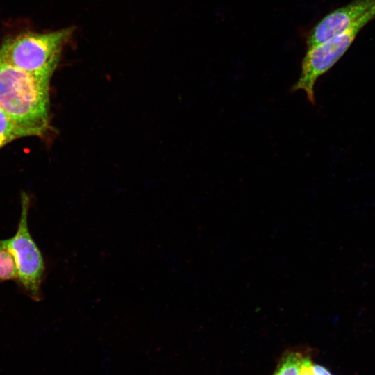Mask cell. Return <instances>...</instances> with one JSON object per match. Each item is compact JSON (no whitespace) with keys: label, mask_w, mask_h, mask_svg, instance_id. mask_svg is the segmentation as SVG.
Masks as SVG:
<instances>
[{"label":"cell","mask_w":375,"mask_h":375,"mask_svg":"<svg viewBox=\"0 0 375 375\" xmlns=\"http://www.w3.org/2000/svg\"><path fill=\"white\" fill-rule=\"evenodd\" d=\"M301 353L292 351L283 357L274 375H299L304 360Z\"/></svg>","instance_id":"7"},{"label":"cell","mask_w":375,"mask_h":375,"mask_svg":"<svg viewBox=\"0 0 375 375\" xmlns=\"http://www.w3.org/2000/svg\"><path fill=\"white\" fill-rule=\"evenodd\" d=\"M30 198L21 194V213L15 234L0 244L12 256L16 270L17 282L33 301L42 299L41 285L46 266L42 252L31 236L28 224Z\"/></svg>","instance_id":"3"},{"label":"cell","mask_w":375,"mask_h":375,"mask_svg":"<svg viewBox=\"0 0 375 375\" xmlns=\"http://www.w3.org/2000/svg\"><path fill=\"white\" fill-rule=\"evenodd\" d=\"M17 281L15 266L10 254L0 244V281Z\"/></svg>","instance_id":"8"},{"label":"cell","mask_w":375,"mask_h":375,"mask_svg":"<svg viewBox=\"0 0 375 375\" xmlns=\"http://www.w3.org/2000/svg\"><path fill=\"white\" fill-rule=\"evenodd\" d=\"M374 18L375 0H355L333 10L319 21L307 36V48L356 28H362Z\"/></svg>","instance_id":"5"},{"label":"cell","mask_w":375,"mask_h":375,"mask_svg":"<svg viewBox=\"0 0 375 375\" xmlns=\"http://www.w3.org/2000/svg\"><path fill=\"white\" fill-rule=\"evenodd\" d=\"M311 366V361L308 358H304L299 375H315Z\"/></svg>","instance_id":"9"},{"label":"cell","mask_w":375,"mask_h":375,"mask_svg":"<svg viewBox=\"0 0 375 375\" xmlns=\"http://www.w3.org/2000/svg\"><path fill=\"white\" fill-rule=\"evenodd\" d=\"M312 370L315 375H332L324 367L312 364Z\"/></svg>","instance_id":"10"},{"label":"cell","mask_w":375,"mask_h":375,"mask_svg":"<svg viewBox=\"0 0 375 375\" xmlns=\"http://www.w3.org/2000/svg\"><path fill=\"white\" fill-rule=\"evenodd\" d=\"M361 29L356 28L323 43L307 48L301 62L300 76L291 88V91H303L310 103L315 105L316 82L341 58Z\"/></svg>","instance_id":"4"},{"label":"cell","mask_w":375,"mask_h":375,"mask_svg":"<svg viewBox=\"0 0 375 375\" xmlns=\"http://www.w3.org/2000/svg\"><path fill=\"white\" fill-rule=\"evenodd\" d=\"M49 82L0 61V110L42 138L49 129Z\"/></svg>","instance_id":"1"},{"label":"cell","mask_w":375,"mask_h":375,"mask_svg":"<svg viewBox=\"0 0 375 375\" xmlns=\"http://www.w3.org/2000/svg\"><path fill=\"white\" fill-rule=\"evenodd\" d=\"M36 136L31 130L17 124L0 110V149L15 140Z\"/></svg>","instance_id":"6"},{"label":"cell","mask_w":375,"mask_h":375,"mask_svg":"<svg viewBox=\"0 0 375 375\" xmlns=\"http://www.w3.org/2000/svg\"><path fill=\"white\" fill-rule=\"evenodd\" d=\"M72 33L73 28H67L47 33L28 31L12 36L0 45V61L50 79Z\"/></svg>","instance_id":"2"}]
</instances>
